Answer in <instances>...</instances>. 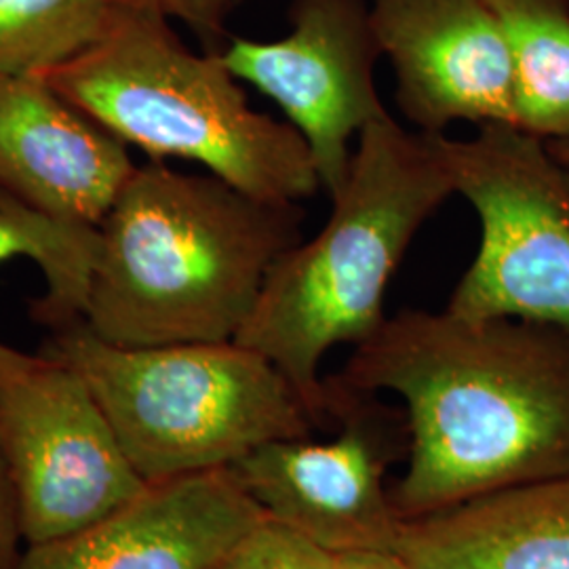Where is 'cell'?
<instances>
[{
    "label": "cell",
    "mask_w": 569,
    "mask_h": 569,
    "mask_svg": "<svg viewBox=\"0 0 569 569\" xmlns=\"http://www.w3.org/2000/svg\"><path fill=\"white\" fill-rule=\"evenodd\" d=\"M345 387L401 399L403 521L569 470V333L401 310L355 346Z\"/></svg>",
    "instance_id": "obj_1"
},
{
    "label": "cell",
    "mask_w": 569,
    "mask_h": 569,
    "mask_svg": "<svg viewBox=\"0 0 569 569\" xmlns=\"http://www.w3.org/2000/svg\"><path fill=\"white\" fill-rule=\"evenodd\" d=\"M305 220L213 173L136 167L98 226L82 323L127 348L232 342Z\"/></svg>",
    "instance_id": "obj_2"
},
{
    "label": "cell",
    "mask_w": 569,
    "mask_h": 569,
    "mask_svg": "<svg viewBox=\"0 0 569 569\" xmlns=\"http://www.w3.org/2000/svg\"><path fill=\"white\" fill-rule=\"evenodd\" d=\"M453 183L432 136L388 114L359 136L327 224L274 262L234 342L260 352L298 392L315 425L329 416L319 367L338 345L367 342L385 293L420 228Z\"/></svg>",
    "instance_id": "obj_3"
},
{
    "label": "cell",
    "mask_w": 569,
    "mask_h": 569,
    "mask_svg": "<svg viewBox=\"0 0 569 569\" xmlns=\"http://www.w3.org/2000/svg\"><path fill=\"white\" fill-rule=\"evenodd\" d=\"M41 79L152 161L203 164L266 201L321 190L302 136L253 110L220 53L192 51L157 0H119L100 41Z\"/></svg>",
    "instance_id": "obj_4"
},
{
    "label": "cell",
    "mask_w": 569,
    "mask_h": 569,
    "mask_svg": "<svg viewBox=\"0 0 569 569\" xmlns=\"http://www.w3.org/2000/svg\"><path fill=\"white\" fill-rule=\"evenodd\" d=\"M39 355L81 376L148 486L230 468L315 425L281 371L234 340L127 348L77 321Z\"/></svg>",
    "instance_id": "obj_5"
},
{
    "label": "cell",
    "mask_w": 569,
    "mask_h": 569,
    "mask_svg": "<svg viewBox=\"0 0 569 569\" xmlns=\"http://www.w3.org/2000/svg\"><path fill=\"white\" fill-rule=\"evenodd\" d=\"M453 192L479 216V251L448 308L468 321L517 319L569 333V167L515 124L468 140L432 136Z\"/></svg>",
    "instance_id": "obj_6"
},
{
    "label": "cell",
    "mask_w": 569,
    "mask_h": 569,
    "mask_svg": "<svg viewBox=\"0 0 569 569\" xmlns=\"http://www.w3.org/2000/svg\"><path fill=\"white\" fill-rule=\"evenodd\" d=\"M0 453L26 545L93 528L150 488L81 376L42 355L0 376Z\"/></svg>",
    "instance_id": "obj_7"
},
{
    "label": "cell",
    "mask_w": 569,
    "mask_h": 569,
    "mask_svg": "<svg viewBox=\"0 0 569 569\" xmlns=\"http://www.w3.org/2000/svg\"><path fill=\"white\" fill-rule=\"evenodd\" d=\"M327 388L329 416L340 422L331 441H270L230 470L266 517L329 552H395L406 521L385 488V470L407 432L406 416L336 378Z\"/></svg>",
    "instance_id": "obj_8"
},
{
    "label": "cell",
    "mask_w": 569,
    "mask_h": 569,
    "mask_svg": "<svg viewBox=\"0 0 569 569\" xmlns=\"http://www.w3.org/2000/svg\"><path fill=\"white\" fill-rule=\"evenodd\" d=\"M289 21L283 39H232L218 53L283 110L331 199L348 180L352 138L390 114L376 87L382 51L367 0H293Z\"/></svg>",
    "instance_id": "obj_9"
},
{
    "label": "cell",
    "mask_w": 569,
    "mask_h": 569,
    "mask_svg": "<svg viewBox=\"0 0 569 569\" xmlns=\"http://www.w3.org/2000/svg\"><path fill=\"white\" fill-rule=\"evenodd\" d=\"M369 13L416 131L441 136L458 121L517 127L512 61L488 0H371Z\"/></svg>",
    "instance_id": "obj_10"
},
{
    "label": "cell",
    "mask_w": 569,
    "mask_h": 569,
    "mask_svg": "<svg viewBox=\"0 0 569 569\" xmlns=\"http://www.w3.org/2000/svg\"><path fill=\"white\" fill-rule=\"evenodd\" d=\"M136 167L127 143L41 77L0 74V190L63 222L100 226Z\"/></svg>",
    "instance_id": "obj_11"
},
{
    "label": "cell",
    "mask_w": 569,
    "mask_h": 569,
    "mask_svg": "<svg viewBox=\"0 0 569 569\" xmlns=\"http://www.w3.org/2000/svg\"><path fill=\"white\" fill-rule=\"evenodd\" d=\"M264 517L230 468L190 475L93 528L28 545L18 569H213Z\"/></svg>",
    "instance_id": "obj_12"
},
{
    "label": "cell",
    "mask_w": 569,
    "mask_h": 569,
    "mask_svg": "<svg viewBox=\"0 0 569 569\" xmlns=\"http://www.w3.org/2000/svg\"><path fill=\"white\" fill-rule=\"evenodd\" d=\"M413 569H569V470L406 521Z\"/></svg>",
    "instance_id": "obj_13"
},
{
    "label": "cell",
    "mask_w": 569,
    "mask_h": 569,
    "mask_svg": "<svg viewBox=\"0 0 569 569\" xmlns=\"http://www.w3.org/2000/svg\"><path fill=\"white\" fill-rule=\"evenodd\" d=\"M100 247L98 226L63 222L0 190V264L26 256L41 266L47 291L30 317L58 331L82 321ZM39 355L0 345V376L34 366Z\"/></svg>",
    "instance_id": "obj_14"
},
{
    "label": "cell",
    "mask_w": 569,
    "mask_h": 569,
    "mask_svg": "<svg viewBox=\"0 0 569 569\" xmlns=\"http://www.w3.org/2000/svg\"><path fill=\"white\" fill-rule=\"evenodd\" d=\"M509 47L517 127L569 138V0H488Z\"/></svg>",
    "instance_id": "obj_15"
},
{
    "label": "cell",
    "mask_w": 569,
    "mask_h": 569,
    "mask_svg": "<svg viewBox=\"0 0 569 569\" xmlns=\"http://www.w3.org/2000/svg\"><path fill=\"white\" fill-rule=\"evenodd\" d=\"M119 0H0V74L41 77L100 41Z\"/></svg>",
    "instance_id": "obj_16"
},
{
    "label": "cell",
    "mask_w": 569,
    "mask_h": 569,
    "mask_svg": "<svg viewBox=\"0 0 569 569\" xmlns=\"http://www.w3.org/2000/svg\"><path fill=\"white\" fill-rule=\"evenodd\" d=\"M336 555L264 517L226 550L213 569H333Z\"/></svg>",
    "instance_id": "obj_17"
},
{
    "label": "cell",
    "mask_w": 569,
    "mask_h": 569,
    "mask_svg": "<svg viewBox=\"0 0 569 569\" xmlns=\"http://www.w3.org/2000/svg\"><path fill=\"white\" fill-rule=\"evenodd\" d=\"M171 20L182 21L209 51H220L218 42L224 39L226 16L237 0H157Z\"/></svg>",
    "instance_id": "obj_18"
},
{
    "label": "cell",
    "mask_w": 569,
    "mask_h": 569,
    "mask_svg": "<svg viewBox=\"0 0 569 569\" xmlns=\"http://www.w3.org/2000/svg\"><path fill=\"white\" fill-rule=\"evenodd\" d=\"M20 510L9 470L0 453V569H18L21 559Z\"/></svg>",
    "instance_id": "obj_19"
},
{
    "label": "cell",
    "mask_w": 569,
    "mask_h": 569,
    "mask_svg": "<svg viewBox=\"0 0 569 569\" xmlns=\"http://www.w3.org/2000/svg\"><path fill=\"white\" fill-rule=\"evenodd\" d=\"M333 569H413L399 552L355 550L336 555Z\"/></svg>",
    "instance_id": "obj_20"
},
{
    "label": "cell",
    "mask_w": 569,
    "mask_h": 569,
    "mask_svg": "<svg viewBox=\"0 0 569 569\" xmlns=\"http://www.w3.org/2000/svg\"><path fill=\"white\" fill-rule=\"evenodd\" d=\"M549 146L550 150L569 167V138H566V140H555V142H549Z\"/></svg>",
    "instance_id": "obj_21"
}]
</instances>
